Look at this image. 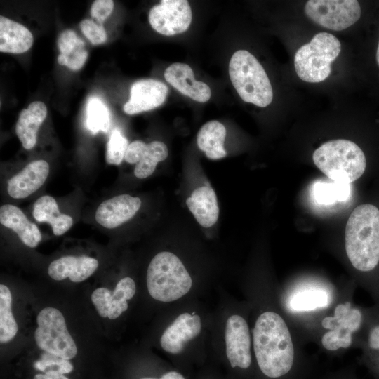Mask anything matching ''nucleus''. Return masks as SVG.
Instances as JSON below:
<instances>
[{
	"label": "nucleus",
	"instance_id": "7ed1b4c3",
	"mask_svg": "<svg viewBox=\"0 0 379 379\" xmlns=\"http://www.w3.org/2000/svg\"><path fill=\"white\" fill-rule=\"evenodd\" d=\"M317 167L331 180L350 184L366 169V157L354 142L337 139L322 144L313 153Z\"/></svg>",
	"mask_w": 379,
	"mask_h": 379
},
{
	"label": "nucleus",
	"instance_id": "bb28decb",
	"mask_svg": "<svg viewBox=\"0 0 379 379\" xmlns=\"http://www.w3.org/2000/svg\"><path fill=\"white\" fill-rule=\"evenodd\" d=\"M11 293L8 288L0 285V342L11 340L18 332V324L11 312Z\"/></svg>",
	"mask_w": 379,
	"mask_h": 379
},
{
	"label": "nucleus",
	"instance_id": "f8f14e48",
	"mask_svg": "<svg viewBox=\"0 0 379 379\" xmlns=\"http://www.w3.org/2000/svg\"><path fill=\"white\" fill-rule=\"evenodd\" d=\"M167 86L155 79H141L133 84L130 98L124 105V111L134 114L149 111L161 105L168 95Z\"/></svg>",
	"mask_w": 379,
	"mask_h": 379
},
{
	"label": "nucleus",
	"instance_id": "412c9836",
	"mask_svg": "<svg viewBox=\"0 0 379 379\" xmlns=\"http://www.w3.org/2000/svg\"><path fill=\"white\" fill-rule=\"evenodd\" d=\"M186 204L197 221L204 227L213 226L218 220L219 207L214 190L202 186L194 190Z\"/></svg>",
	"mask_w": 379,
	"mask_h": 379
},
{
	"label": "nucleus",
	"instance_id": "c756f323",
	"mask_svg": "<svg viewBox=\"0 0 379 379\" xmlns=\"http://www.w3.org/2000/svg\"><path fill=\"white\" fill-rule=\"evenodd\" d=\"M135 281L130 277H124L117 283L112 293L111 305H121L128 308L127 300L131 299L135 293Z\"/></svg>",
	"mask_w": 379,
	"mask_h": 379
},
{
	"label": "nucleus",
	"instance_id": "473e14b6",
	"mask_svg": "<svg viewBox=\"0 0 379 379\" xmlns=\"http://www.w3.org/2000/svg\"><path fill=\"white\" fill-rule=\"evenodd\" d=\"M43 357V359L36 361L34 364V368L39 371L46 372L51 370V367L56 366L60 373L65 374L69 373L73 370V366L67 359L55 355L49 357L44 354Z\"/></svg>",
	"mask_w": 379,
	"mask_h": 379
},
{
	"label": "nucleus",
	"instance_id": "f257e3e1",
	"mask_svg": "<svg viewBox=\"0 0 379 379\" xmlns=\"http://www.w3.org/2000/svg\"><path fill=\"white\" fill-rule=\"evenodd\" d=\"M253 348L258 366L269 378H279L292 368L294 347L289 329L277 313L268 311L257 319L253 329Z\"/></svg>",
	"mask_w": 379,
	"mask_h": 379
},
{
	"label": "nucleus",
	"instance_id": "6ab92c4d",
	"mask_svg": "<svg viewBox=\"0 0 379 379\" xmlns=\"http://www.w3.org/2000/svg\"><path fill=\"white\" fill-rule=\"evenodd\" d=\"M0 222L16 232L20 239L30 248L36 247L41 240V234L36 225L29 221L16 206L5 204L1 206Z\"/></svg>",
	"mask_w": 379,
	"mask_h": 379
},
{
	"label": "nucleus",
	"instance_id": "4468645a",
	"mask_svg": "<svg viewBox=\"0 0 379 379\" xmlns=\"http://www.w3.org/2000/svg\"><path fill=\"white\" fill-rule=\"evenodd\" d=\"M141 200L129 194H120L104 201L98 207L95 220L108 229L115 228L131 219L138 211Z\"/></svg>",
	"mask_w": 379,
	"mask_h": 379
},
{
	"label": "nucleus",
	"instance_id": "6e6552de",
	"mask_svg": "<svg viewBox=\"0 0 379 379\" xmlns=\"http://www.w3.org/2000/svg\"><path fill=\"white\" fill-rule=\"evenodd\" d=\"M305 13L319 25L340 31L359 19L361 8L356 0H310L305 6Z\"/></svg>",
	"mask_w": 379,
	"mask_h": 379
},
{
	"label": "nucleus",
	"instance_id": "39448f33",
	"mask_svg": "<svg viewBox=\"0 0 379 379\" xmlns=\"http://www.w3.org/2000/svg\"><path fill=\"white\" fill-rule=\"evenodd\" d=\"M192 284L190 275L175 254L162 251L151 260L147 272L149 295L161 302L176 300L189 292Z\"/></svg>",
	"mask_w": 379,
	"mask_h": 379
},
{
	"label": "nucleus",
	"instance_id": "9b49d317",
	"mask_svg": "<svg viewBox=\"0 0 379 379\" xmlns=\"http://www.w3.org/2000/svg\"><path fill=\"white\" fill-rule=\"evenodd\" d=\"M226 354L232 368H248L251 364V336L246 320L241 316H230L225 333Z\"/></svg>",
	"mask_w": 379,
	"mask_h": 379
},
{
	"label": "nucleus",
	"instance_id": "2eb2a0df",
	"mask_svg": "<svg viewBox=\"0 0 379 379\" xmlns=\"http://www.w3.org/2000/svg\"><path fill=\"white\" fill-rule=\"evenodd\" d=\"M201 319L197 314L183 313L164 331L160 343L161 347L171 354L180 353L188 341L201 331Z\"/></svg>",
	"mask_w": 379,
	"mask_h": 379
},
{
	"label": "nucleus",
	"instance_id": "20e7f679",
	"mask_svg": "<svg viewBox=\"0 0 379 379\" xmlns=\"http://www.w3.org/2000/svg\"><path fill=\"white\" fill-rule=\"evenodd\" d=\"M231 82L241 98L260 107L269 105L273 91L264 68L246 50L233 53L229 63Z\"/></svg>",
	"mask_w": 379,
	"mask_h": 379
},
{
	"label": "nucleus",
	"instance_id": "e433bc0d",
	"mask_svg": "<svg viewBox=\"0 0 379 379\" xmlns=\"http://www.w3.org/2000/svg\"><path fill=\"white\" fill-rule=\"evenodd\" d=\"M368 345L371 349L379 350V325L371 331L368 336Z\"/></svg>",
	"mask_w": 379,
	"mask_h": 379
},
{
	"label": "nucleus",
	"instance_id": "f03ea898",
	"mask_svg": "<svg viewBox=\"0 0 379 379\" xmlns=\"http://www.w3.org/2000/svg\"><path fill=\"white\" fill-rule=\"evenodd\" d=\"M345 250L352 265L361 272L379 262V209L372 204L357 206L345 228Z\"/></svg>",
	"mask_w": 379,
	"mask_h": 379
},
{
	"label": "nucleus",
	"instance_id": "c85d7f7f",
	"mask_svg": "<svg viewBox=\"0 0 379 379\" xmlns=\"http://www.w3.org/2000/svg\"><path fill=\"white\" fill-rule=\"evenodd\" d=\"M128 143L119 129L112 131L108 140L106 161L109 164L119 165L124 159Z\"/></svg>",
	"mask_w": 379,
	"mask_h": 379
},
{
	"label": "nucleus",
	"instance_id": "5701e85b",
	"mask_svg": "<svg viewBox=\"0 0 379 379\" xmlns=\"http://www.w3.org/2000/svg\"><path fill=\"white\" fill-rule=\"evenodd\" d=\"M32 214L36 221L48 222L56 236L65 234L73 224L72 218L61 213L55 199L48 195L42 196L35 201Z\"/></svg>",
	"mask_w": 379,
	"mask_h": 379
},
{
	"label": "nucleus",
	"instance_id": "7c9ffc66",
	"mask_svg": "<svg viewBox=\"0 0 379 379\" xmlns=\"http://www.w3.org/2000/svg\"><path fill=\"white\" fill-rule=\"evenodd\" d=\"M79 26L84 35L92 44H102L107 40V34L102 25L90 19H85L80 22Z\"/></svg>",
	"mask_w": 379,
	"mask_h": 379
},
{
	"label": "nucleus",
	"instance_id": "4be33fe9",
	"mask_svg": "<svg viewBox=\"0 0 379 379\" xmlns=\"http://www.w3.org/2000/svg\"><path fill=\"white\" fill-rule=\"evenodd\" d=\"M33 44L31 32L22 24L0 16V51L22 53L28 51Z\"/></svg>",
	"mask_w": 379,
	"mask_h": 379
},
{
	"label": "nucleus",
	"instance_id": "b1692460",
	"mask_svg": "<svg viewBox=\"0 0 379 379\" xmlns=\"http://www.w3.org/2000/svg\"><path fill=\"white\" fill-rule=\"evenodd\" d=\"M226 128L220 122L213 120L204 124L198 132L199 148L211 159H219L227 156L224 148Z\"/></svg>",
	"mask_w": 379,
	"mask_h": 379
},
{
	"label": "nucleus",
	"instance_id": "9d476101",
	"mask_svg": "<svg viewBox=\"0 0 379 379\" xmlns=\"http://www.w3.org/2000/svg\"><path fill=\"white\" fill-rule=\"evenodd\" d=\"M192 10L187 0H162L149 11L152 27L165 36L185 32L192 22Z\"/></svg>",
	"mask_w": 379,
	"mask_h": 379
},
{
	"label": "nucleus",
	"instance_id": "0eeeda50",
	"mask_svg": "<svg viewBox=\"0 0 379 379\" xmlns=\"http://www.w3.org/2000/svg\"><path fill=\"white\" fill-rule=\"evenodd\" d=\"M34 338L38 347L56 357L70 359L77 353L76 344L69 333L62 314L56 308H44L36 318Z\"/></svg>",
	"mask_w": 379,
	"mask_h": 379
},
{
	"label": "nucleus",
	"instance_id": "ddd939ff",
	"mask_svg": "<svg viewBox=\"0 0 379 379\" xmlns=\"http://www.w3.org/2000/svg\"><path fill=\"white\" fill-rule=\"evenodd\" d=\"M168 154V148L162 142L146 144L135 140L128 145L124 159L129 164H136L134 174L136 178L143 179L153 173L157 164L165 160Z\"/></svg>",
	"mask_w": 379,
	"mask_h": 379
},
{
	"label": "nucleus",
	"instance_id": "cd10ccee",
	"mask_svg": "<svg viewBox=\"0 0 379 379\" xmlns=\"http://www.w3.org/2000/svg\"><path fill=\"white\" fill-rule=\"evenodd\" d=\"M110 124L109 111L105 104L98 98H90L86 105L87 128L93 134L99 131L107 132Z\"/></svg>",
	"mask_w": 379,
	"mask_h": 379
},
{
	"label": "nucleus",
	"instance_id": "aec40b11",
	"mask_svg": "<svg viewBox=\"0 0 379 379\" xmlns=\"http://www.w3.org/2000/svg\"><path fill=\"white\" fill-rule=\"evenodd\" d=\"M46 115V106L40 101L32 102L27 109L20 112L15 132L25 149H31L35 146L38 130Z\"/></svg>",
	"mask_w": 379,
	"mask_h": 379
},
{
	"label": "nucleus",
	"instance_id": "393cba45",
	"mask_svg": "<svg viewBox=\"0 0 379 379\" xmlns=\"http://www.w3.org/2000/svg\"><path fill=\"white\" fill-rule=\"evenodd\" d=\"M312 194L317 204L329 206L338 202L346 201L350 195V185L333 180L317 181L313 185Z\"/></svg>",
	"mask_w": 379,
	"mask_h": 379
},
{
	"label": "nucleus",
	"instance_id": "4c0bfd02",
	"mask_svg": "<svg viewBox=\"0 0 379 379\" xmlns=\"http://www.w3.org/2000/svg\"><path fill=\"white\" fill-rule=\"evenodd\" d=\"M142 379H154L150 378H145ZM160 379H185L183 375L176 371H169L164 374Z\"/></svg>",
	"mask_w": 379,
	"mask_h": 379
},
{
	"label": "nucleus",
	"instance_id": "f704fd0d",
	"mask_svg": "<svg viewBox=\"0 0 379 379\" xmlns=\"http://www.w3.org/2000/svg\"><path fill=\"white\" fill-rule=\"evenodd\" d=\"M88 55V51L85 49L84 46H81L67 56L59 55L58 62L60 65L67 66L72 70L76 71L80 69L84 66Z\"/></svg>",
	"mask_w": 379,
	"mask_h": 379
},
{
	"label": "nucleus",
	"instance_id": "a878e982",
	"mask_svg": "<svg viewBox=\"0 0 379 379\" xmlns=\"http://www.w3.org/2000/svg\"><path fill=\"white\" fill-rule=\"evenodd\" d=\"M329 302L330 296L325 290L310 288L295 293L291 298L288 305L293 311L305 312L326 307Z\"/></svg>",
	"mask_w": 379,
	"mask_h": 379
},
{
	"label": "nucleus",
	"instance_id": "c9c22d12",
	"mask_svg": "<svg viewBox=\"0 0 379 379\" xmlns=\"http://www.w3.org/2000/svg\"><path fill=\"white\" fill-rule=\"evenodd\" d=\"M113 8L114 2L112 0H96L91 8V17L98 24L102 25L110 15Z\"/></svg>",
	"mask_w": 379,
	"mask_h": 379
},
{
	"label": "nucleus",
	"instance_id": "1a4fd4ad",
	"mask_svg": "<svg viewBox=\"0 0 379 379\" xmlns=\"http://www.w3.org/2000/svg\"><path fill=\"white\" fill-rule=\"evenodd\" d=\"M361 321V312L352 307L350 302L338 305L334 315L322 320V326L329 330L321 338L323 347L330 351L349 347L352 344V333L359 328Z\"/></svg>",
	"mask_w": 379,
	"mask_h": 379
},
{
	"label": "nucleus",
	"instance_id": "f3484780",
	"mask_svg": "<svg viewBox=\"0 0 379 379\" xmlns=\"http://www.w3.org/2000/svg\"><path fill=\"white\" fill-rule=\"evenodd\" d=\"M49 165L44 160H35L8 180L7 192L14 199H24L36 192L45 182Z\"/></svg>",
	"mask_w": 379,
	"mask_h": 379
},
{
	"label": "nucleus",
	"instance_id": "ea45409f",
	"mask_svg": "<svg viewBox=\"0 0 379 379\" xmlns=\"http://www.w3.org/2000/svg\"><path fill=\"white\" fill-rule=\"evenodd\" d=\"M376 61H377V63H378V65L379 66V42H378L377 51H376Z\"/></svg>",
	"mask_w": 379,
	"mask_h": 379
},
{
	"label": "nucleus",
	"instance_id": "2f4dec72",
	"mask_svg": "<svg viewBox=\"0 0 379 379\" xmlns=\"http://www.w3.org/2000/svg\"><path fill=\"white\" fill-rule=\"evenodd\" d=\"M84 46V41L72 29L64 30L58 39L60 55L64 56L70 55L79 47Z\"/></svg>",
	"mask_w": 379,
	"mask_h": 379
},
{
	"label": "nucleus",
	"instance_id": "423d86ee",
	"mask_svg": "<svg viewBox=\"0 0 379 379\" xmlns=\"http://www.w3.org/2000/svg\"><path fill=\"white\" fill-rule=\"evenodd\" d=\"M341 51L340 41L328 32H319L295 53L294 66L298 76L304 81L317 83L331 74V62Z\"/></svg>",
	"mask_w": 379,
	"mask_h": 379
},
{
	"label": "nucleus",
	"instance_id": "58836bf2",
	"mask_svg": "<svg viewBox=\"0 0 379 379\" xmlns=\"http://www.w3.org/2000/svg\"><path fill=\"white\" fill-rule=\"evenodd\" d=\"M34 379H53L52 377H51L48 373H45V374H36Z\"/></svg>",
	"mask_w": 379,
	"mask_h": 379
},
{
	"label": "nucleus",
	"instance_id": "a211bd4d",
	"mask_svg": "<svg viewBox=\"0 0 379 379\" xmlns=\"http://www.w3.org/2000/svg\"><path fill=\"white\" fill-rule=\"evenodd\" d=\"M98 261L88 256H64L51 262L48 275L54 280L69 278L73 282H81L96 270Z\"/></svg>",
	"mask_w": 379,
	"mask_h": 379
},
{
	"label": "nucleus",
	"instance_id": "dca6fc26",
	"mask_svg": "<svg viewBox=\"0 0 379 379\" xmlns=\"http://www.w3.org/2000/svg\"><path fill=\"white\" fill-rule=\"evenodd\" d=\"M166 81L182 94L199 102H207L211 95L210 87L204 82L197 81L191 67L185 63L175 62L164 72Z\"/></svg>",
	"mask_w": 379,
	"mask_h": 379
},
{
	"label": "nucleus",
	"instance_id": "72a5a7b5",
	"mask_svg": "<svg viewBox=\"0 0 379 379\" xmlns=\"http://www.w3.org/2000/svg\"><path fill=\"white\" fill-rule=\"evenodd\" d=\"M91 300L98 314L102 317H107L112 302V292L107 288H98L91 295Z\"/></svg>",
	"mask_w": 379,
	"mask_h": 379
}]
</instances>
